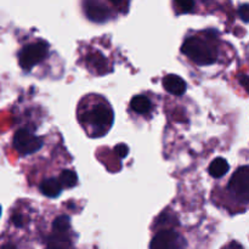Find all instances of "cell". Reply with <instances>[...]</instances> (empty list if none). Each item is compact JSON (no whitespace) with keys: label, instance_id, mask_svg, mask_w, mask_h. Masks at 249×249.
Returning <instances> with one entry per match:
<instances>
[{"label":"cell","instance_id":"6da1fadb","mask_svg":"<svg viewBox=\"0 0 249 249\" xmlns=\"http://www.w3.org/2000/svg\"><path fill=\"white\" fill-rule=\"evenodd\" d=\"M181 53L186 55L192 62L199 66L213 65L216 61V50L207 41L196 36H190L184 41Z\"/></svg>","mask_w":249,"mask_h":249},{"label":"cell","instance_id":"7a4b0ae2","mask_svg":"<svg viewBox=\"0 0 249 249\" xmlns=\"http://www.w3.org/2000/svg\"><path fill=\"white\" fill-rule=\"evenodd\" d=\"M113 111L108 106L99 105L87 113V122L94 128L95 136H101L113 123Z\"/></svg>","mask_w":249,"mask_h":249},{"label":"cell","instance_id":"3957f363","mask_svg":"<svg viewBox=\"0 0 249 249\" xmlns=\"http://www.w3.org/2000/svg\"><path fill=\"white\" fill-rule=\"evenodd\" d=\"M48 53V44L44 41L28 44L18 53V63L24 71H31L32 68L45 58Z\"/></svg>","mask_w":249,"mask_h":249},{"label":"cell","instance_id":"277c9868","mask_svg":"<svg viewBox=\"0 0 249 249\" xmlns=\"http://www.w3.org/2000/svg\"><path fill=\"white\" fill-rule=\"evenodd\" d=\"M14 147L21 155H32L39 151L43 146V140L34 135L28 129H19L14 136Z\"/></svg>","mask_w":249,"mask_h":249},{"label":"cell","instance_id":"5b68a950","mask_svg":"<svg viewBox=\"0 0 249 249\" xmlns=\"http://www.w3.org/2000/svg\"><path fill=\"white\" fill-rule=\"evenodd\" d=\"M229 190L240 201L249 202V167H241L233 173Z\"/></svg>","mask_w":249,"mask_h":249},{"label":"cell","instance_id":"8992f818","mask_svg":"<svg viewBox=\"0 0 249 249\" xmlns=\"http://www.w3.org/2000/svg\"><path fill=\"white\" fill-rule=\"evenodd\" d=\"M184 242L173 229L160 231L151 241L150 249H182Z\"/></svg>","mask_w":249,"mask_h":249},{"label":"cell","instance_id":"52a82bcc","mask_svg":"<svg viewBox=\"0 0 249 249\" xmlns=\"http://www.w3.org/2000/svg\"><path fill=\"white\" fill-rule=\"evenodd\" d=\"M84 10L87 16L94 22H104L108 18L109 11L106 5L97 1H85Z\"/></svg>","mask_w":249,"mask_h":249},{"label":"cell","instance_id":"ba28073f","mask_svg":"<svg viewBox=\"0 0 249 249\" xmlns=\"http://www.w3.org/2000/svg\"><path fill=\"white\" fill-rule=\"evenodd\" d=\"M186 82L177 74H168L163 78V88L169 94L181 96L186 92Z\"/></svg>","mask_w":249,"mask_h":249},{"label":"cell","instance_id":"9c48e42d","mask_svg":"<svg viewBox=\"0 0 249 249\" xmlns=\"http://www.w3.org/2000/svg\"><path fill=\"white\" fill-rule=\"evenodd\" d=\"M40 191L46 197L55 198V197L60 196L61 191H62V185L57 179H46L41 182Z\"/></svg>","mask_w":249,"mask_h":249},{"label":"cell","instance_id":"30bf717a","mask_svg":"<svg viewBox=\"0 0 249 249\" xmlns=\"http://www.w3.org/2000/svg\"><path fill=\"white\" fill-rule=\"evenodd\" d=\"M130 107L136 113L145 114L151 111V108H152V102H151V100L147 96L138 95V96L133 97V100L130 102Z\"/></svg>","mask_w":249,"mask_h":249},{"label":"cell","instance_id":"8fae6325","mask_svg":"<svg viewBox=\"0 0 249 249\" xmlns=\"http://www.w3.org/2000/svg\"><path fill=\"white\" fill-rule=\"evenodd\" d=\"M229 169H230V165H229L228 160L221 157H218L211 163L208 172L212 177L219 179V178L224 177L229 172Z\"/></svg>","mask_w":249,"mask_h":249},{"label":"cell","instance_id":"7c38bea8","mask_svg":"<svg viewBox=\"0 0 249 249\" xmlns=\"http://www.w3.org/2000/svg\"><path fill=\"white\" fill-rule=\"evenodd\" d=\"M71 220L67 215H60L53 220V233H66L71 228Z\"/></svg>","mask_w":249,"mask_h":249},{"label":"cell","instance_id":"4fadbf2b","mask_svg":"<svg viewBox=\"0 0 249 249\" xmlns=\"http://www.w3.org/2000/svg\"><path fill=\"white\" fill-rule=\"evenodd\" d=\"M77 181H78L77 174H75L73 170L66 169V170H62V172H61L60 182L62 186L73 187V186H75Z\"/></svg>","mask_w":249,"mask_h":249},{"label":"cell","instance_id":"5bb4252c","mask_svg":"<svg viewBox=\"0 0 249 249\" xmlns=\"http://www.w3.org/2000/svg\"><path fill=\"white\" fill-rule=\"evenodd\" d=\"M169 223H173L175 224V225H178L177 219H175L172 214H168V213H163L157 220L158 225H165V224H169Z\"/></svg>","mask_w":249,"mask_h":249},{"label":"cell","instance_id":"9a60e30c","mask_svg":"<svg viewBox=\"0 0 249 249\" xmlns=\"http://www.w3.org/2000/svg\"><path fill=\"white\" fill-rule=\"evenodd\" d=\"M238 16L243 22H249V4H243L238 7Z\"/></svg>","mask_w":249,"mask_h":249},{"label":"cell","instance_id":"2e32d148","mask_svg":"<svg viewBox=\"0 0 249 249\" xmlns=\"http://www.w3.org/2000/svg\"><path fill=\"white\" fill-rule=\"evenodd\" d=\"M114 152H116V155L118 156L119 158H125L129 152V148L128 146L124 145V143H119V145H117L116 148H114Z\"/></svg>","mask_w":249,"mask_h":249},{"label":"cell","instance_id":"e0dca14e","mask_svg":"<svg viewBox=\"0 0 249 249\" xmlns=\"http://www.w3.org/2000/svg\"><path fill=\"white\" fill-rule=\"evenodd\" d=\"M177 5L182 12H190L195 7V2L192 1H178Z\"/></svg>","mask_w":249,"mask_h":249},{"label":"cell","instance_id":"ac0fdd59","mask_svg":"<svg viewBox=\"0 0 249 249\" xmlns=\"http://www.w3.org/2000/svg\"><path fill=\"white\" fill-rule=\"evenodd\" d=\"M238 80H240V84L242 85V87L249 92V77L248 75L240 74L238 75Z\"/></svg>","mask_w":249,"mask_h":249},{"label":"cell","instance_id":"d6986e66","mask_svg":"<svg viewBox=\"0 0 249 249\" xmlns=\"http://www.w3.org/2000/svg\"><path fill=\"white\" fill-rule=\"evenodd\" d=\"M12 223L15 224V226H17V228H22L23 226V216L21 215V214H15L14 216H12Z\"/></svg>","mask_w":249,"mask_h":249},{"label":"cell","instance_id":"ffe728a7","mask_svg":"<svg viewBox=\"0 0 249 249\" xmlns=\"http://www.w3.org/2000/svg\"><path fill=\"white\" fill-rule=\"evenodd\" d=\"M224 249H243V247L240 245V243L231 242V243H229V245L226 246V247Z\"/></svg>","mask_w":249,"mask_h":249},{"label":"cell","instance_id":"44dd1931","mask_svg":"<svg viewBox=\"0 0 249 249\" xmlns=\"http://www.w3.org/2000/svg\"><path fill=\"white\" fill-rule=\"evenodd\" d=\"M1 249H15V246H12V245H10V243H7V245L2 246Z\"/></svg>","mask_w":249,"mask_h":249},{"label":"cell","instance_id":"7402d4cb","mask_svg":"<svg viewBox=\"0 0 249 249\" xmlns=\"http://www.w3.org/2000/svg\"><path fill=\"white\" fill-rule=\"evenodd\" d=\"M48 249H57V248H51V247H48Z\"/></svg>","mask_w":249,"mask_h":249}]
</instances>
